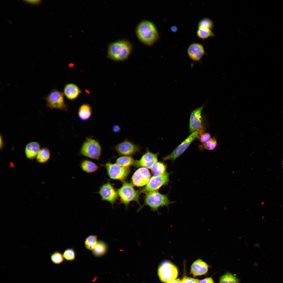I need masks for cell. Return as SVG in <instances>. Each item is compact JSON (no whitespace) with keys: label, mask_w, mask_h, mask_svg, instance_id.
Listing matches in <instances>:
<instances>
[{"label":"cell","mask_w":283,"mask_h":283,"mask_svg":"<svg viewBox=\"0 0 283 283\" xmlns=\"http://www.w3.org/2000/svg\"><path fill=\"white\" fill-rule=\"evenodd\" d=\"M181 281V283H199L200 280L185 276L183 277Z\"/></svg>","instance_id":"836d02e7"},{"label":"cell","mask_w":283,"mask_h":283,"mask_svg":"<svg viewBox=\"0 0 283 283\" xmlns=\"http://www.w3.org/2000/svg\"><path fill=\"white\" fill-rule=\"evenodd\" d=\"M101 165L106 168L108 177L113 179L123 182L130 172L129 167H122L109 161L105 165L101 164Z\"/></svg>","instance_id":"ba28073f"},{"label":"cell","mask_w":283,"mask_h":283,"mask_svg":"<svg viewBox=\"0 0 283 283\" xmlns=\"http://www.w3.org/2000/svg\"><path fill=\"white\" fill-rule=\"evenodd\" d=\"M174 202L170 201L168 195L162 194L157 191H152L146 193L144 202L143 205L137 209L138 212L144 206H149L153 211H156L160 214L158 209L160 207L165 206L167 207Z\"/></svg>","instance_id":"3957f363"},{"label":"cell","mask_w":283,"mask_h":283,"mask_svg":"<svg viewBox=\"0 0 283 283\" xmlns=\"http://www.w3.org/2000/svg\"><path fill=\"white\" fill-rule=\"evenodd\" d=\"M167 165L163 162H157L150 169L153 174L154 176L159 175L166 172Z\"/></svg>","instance_id":"83f0119b"},{"label":"cell","mask_w":283,"mask_h":283,"mask_svg":"<svg viewBox=\"0 0 283 283\" xmlns=\"http://www.w3.org/2000/svg\"><path fill=\"white\" fill-rule=\"evenodd\" d=\"M117 192L120 197L121 203L124 204L126 208L132 201H136L139 204V198L140 194L139 191L135 189L132 183L123 181L122 186L118 190Z\"/></svg>","instance_id":"5b68a950"},{"label":"cell","mask_w":283,"mask_h":283,"mask_svg":"<svg viewBox=\"0 0 283 283\" xmlns=\"http://www.w3.org/2000/svg\"><path fill=\"white\" fill-rule=\"evenodd\" d=\"M197 36L203 40L206 39L210 37H214L215 35L211 29L207 28L200 27H198L196 32Z\"/></svg>","instance_id":"cb8c5ba5"},{"label":"cell","mask_w":283,"mask_h":283,"mask_svg":"<svg viewBox=\"0 0 283 283\" xmlns=\"http://www.w3.org/2000/svg\"><path fill=\"white\" fill-rule=\"evenodd\" d=\"M101 146L98 142L91 137L87 138L80 149V155L90 159L99 160L102 153Z\"/></svg>","instance_id":"277c9868"},{"label":"cell","mask_w":283,"mask_h":283,"mask_svg":"<svg viewBox=\"0 0 283 283\" xmlns=\"http://www.w3.org/2000/svg\"><path fill=\"white\" fill-rule=\"evenodd\" d=\"M151 176L148 168L140 167L135 171L132 175V183L134 185L138 187L146 186L151 178Z\"/></svg>","instance_id":"5bb4252c"},{"label":"cell","mask_w":283,"mask_h":283,"mask_svg":"<svg viewBox=\"0 0 283 283\" xmlns=\"http://www.w3.org/2000/svg\"><path fill=\"white\" fill-rule=\"evenodd\" d=\"M80 167L84 172L88 173H93L98 171L99 167L96 163L89 160L85 159L80 162Z\"/></svg>","instance_id":"ffe728a7"},{"label":"cell","mask_w":283,"mask_h":283,"mask_svg":"<svg viewBox=\"0 0 283 283\" xmlns=\"http://www.w3.org/2000/svg\"><path fill=\"white\" fill-rule=\"evenodd\" d=\"M199 283H214L212 277H211L206 278L200 280Z\"/></svg>","instance_id":"d590c367"},{"label":"cell","mask_w":283,"mask_h":283,"mask_svg":"<svg viewBox=\"0 0 283 283\" xmlns=\"http://www.w3.org/2000/svg\"><path fill=\"white\" fill-rule=\"evenodd\" d=\"M167 283H181V281L179 279H176L169 281Z\"/></svg>","instance_id":"8d00e7d4"},{"label":"cell","mask_w":283,"mask_h":283,"mask_svg":"<svg viewBox=\"0 0 283 283\" xmlns=\"http://www.w3.org/2000/svg\"><path fill=\"white\" fill-rule=\"evenodd\" d=\"M198 135V132L197 131H195L192 133L170 154L163 157V160L164 161L170 160L174 161L183 153L191 143L197 138Z\"/></svg>","instance_id":"8fae6325"},{"label":"cell","mask_w":283,"mask_h":283,"mask_svg":"<svg viewBox=\"0 0 283 283\" xmlns=\"http://www.w3.org/2000/svg\"><path fill=\"white\" fill-rule=\"evenodd\" d=\"M98 241L97 235H89L86 237L84 241V247L87 249L92 251L95 247Z\"/></svg>","instance_id":"4316f807"},{"label":"cell","mask_w":283,"mask_h":283,"mask_svg":"<svg viewBox=\"0 0 283 283\" xmlns=\"http://www.w3.org/2000/svg\"><path fill=\"white\" fill-rule=\"evenodd\" d=\"M63 92L67 99L72 100L77 98L83 92L76 85L69 83L65 85Z\"/></svg>","instance_id":"ac0fdd59"},{"label":"cell","mask_w":283,"mask_h":283,"mask_svg":"<svg viewBox=\"0 0 283 283\" xmlns=\"http://www.w3.org/2000/svg\"><path fill=\"white\" fill-rule=\"evenodd\" d=\"M132 50V45L128 41L124 39L118 40L108 45V57L114 61H123L128 58Z\"/></svg>","instance_id":"7a4b0ae2"},{"label":"cell","mask_w":283,"mask_h":283,"mask_svg":"<svg viewBox=\"0 0 283 283\" xmlns=\"http://www.w3.org/2000/svg\"><path fill=\"white\" fill-rule=\"evenodd\" d=\"M24 2L33 5H38L40 4L41 1L40 0H24L23 1Z\"/></svg>","instance_id":"e575fe53"},{"label":"cell","mask_w":283,"mask_h":283,"mask_svg":"<svg viewBox=\"0 0 283 283\" xmlns=\"http://www.w3.org/2000/svg\"><path fill=\"white\" fill-rule=\"evenodd\" d=\"M113 130L115 132L116 131L118 132L119 130V128L118 126H115L113 127Z\"/></svg>","instance_id":"ab89813d"},{"label":"cell","mask_w":283,"mask_h":283,"mask_svg":"<svg viewBox=\"0 0 283 283\" xmlns=\"http://www.w3.org/2000/svg\"><path fill=\"white\" fill-rule=\"evenodd\" d=\"M63 255L64 259L67 261H73L76 258V252L73 248L66 249L64 251Z\"/></svg>","instance_id":"4dcf8cb0"},{"label":"cell","mask_w":283,"mask_h":283,"mask_svg":"<svg viewBox=\"0 0 283 283\" xmlns=\"http://www.w3.org/2000/svg\"><path fill=\"white\" fill-rule=\"evenodd\" d=\"M171 31L173 32H176L177 30V28L176 26H173L171 27Z\"/></svg>","instance_id":"74e56055"},{"label":"cell","mask_w":283,"mask_h":283,"mask_svg":"<svg viewBox=\"0 0 283 283\" xmlns=\"http://www.w3.org/2000/svg\"><path fill=\"white\" fill-rule=\"evenodd\" d=\"M120 155L130 156L140 152V147L128 140H125L116 145L114 148Z\"/></svg>","instance_id":"4fadbf2b"},{"label":"cell","mask_w":283,"mask_h":283,"mask_svg":"<svg viewBox=\"0 0 283 283\" xmlns=\"http://www.w3.org/2000/svg\"><path fill=\"white\" fill-rule=\"evenodd\" d=\"M205 105H203L193 110L190 116L189 132L193 133L195 131L198 132V135L205 132L202 124L201 113Z\"/></svg>","instance_id":"7c38bea8"},{"label":"cell","mask_w":283,"mask_h":283,"mask_svg":"<svg viewBox=\"0 0 283 283\" xmlns=\"http://www.w3.org/2000/svg\"><path fill=\"white\" fill-rule=\"evenodd\" d=\"M198 140L201 143H204L211 138L210 134L207 133H203L198 134Z\"/></svg>","instance_id":"d6a6232c"},{"label":"cell","mask_w":283,"mask_h":283,"mask_svg":"<svg viewBox=\"0 0 283 283\" xmlns=\"http://www.w3.org/2000/svg\"><path fill=\"white\" fill-rule=\"evenodd\" d=\"M108 246L106 243L101 240H98L94 249L92 251L93 255L96 257L104 255L107 252Z\"/></svg>","instance_id":"7402d4cb"},{"label":"cell","mask_w":283,"mask_h":283,"mask_svg":"<svg viewBox=\"0 0 283 283\" xmlns=\"http://www.w3.org/2000/svg\"><path fill=\"white\" fill-rule=\"evenodd\" d=\"M209 265L202 259H199L192 264L191 273L194 277L206 274L208 272Z\"/></svg>","instance_id":"e0dca14e"},{"label":"cell","mask_w":283,"mask_h":283,"mask_svg":"<svg viewBox=\"0 0 283 283\" xmlns=\"http://www.w3.org/2000/svg\"><path fill=\"white\" fill-rule=\"evenodd\" d=\"M51 153L49 149L46 147H43L40 149L36 156V160L40 163H44L47 162L50 159Z\"/></svg>","instance_id":"603a6c76"},{"label":"cell","mask_w":283,"mask_h":283,"mask_svg":"<svg viewBox=\"0 0 283 283\" xmlns=\"http://www.w3.org/2000/svg\"><path fill=\"white\" fill-rule=\"evenodd\" d=\"M50 259L53 263L57 265L62 263L64 259L63 254L58 251L54 252L51 255Z\"/></svg>","instance_id":"f546056e"},{"label":"cell","mask_w":283,"mask_h":283,"mask_svg":"<svg viewBox=\"0 0 283 283\" xmlns=\"http://www.w3.org/2000/svg\"><path fill=\"white\" fill-rule=\"evenodd\" d=\"M178 273V270L176 266L168 260L162 262L158 267V277L161 282L165 283L176 279Z\"/></svg>","instance_id":"8992f818"},{"label":"cell","mask_w":283,"mask_h":283,"mask_svg":"<svg viewBox=\"0 0 283 283\" xmlns=\"http://www.w3.org/2000/svg\"><path fill=\"white\" fill-rule=\"evenodd\" d=\"M170 173L166 171L162 174L152 176L145 187L139 190V194L152 191H157L161 187L167 185L170 182Z\"/></svg>","instance_id":"9c48e42d"},{"label":"cell","mask_w":283,"mask_h":283,"mask_svg":"<svg viewBox=\"0 0 283 283\" xmlns=\"http://www.w3.org/2000/svg\"><path fill=\"white\" fill-rule=\"evenodd\" d=\"M198 27H203L212 29L214 27V24L212 20L207 18H204L201 19L198 24Z\"/></svg>","instance_id":"1f68e13d"},{"label":"cell","mask_w":283,"mask_h":283,"mask_svg":"<svg viewBox=\"0 0 283 283\" xmlns=\"http://www.w3.org/2000/svg\"><path fill=\"white\" fill-rule=\"evenodd\" d=\"M40 148V145L37 142L32 141L28 143L25 149V153L27 159L32 160L36 158Z\"/></svg>","instance_id":"d6986e66"},{"label":"cell","mask_w":283,"mask_h":283,"mask_svg":"<svg viewBox=\"0 0 283 283\" xmlns=\"http://www.w3.org/2000/svg\"><path fill=\"white\" fill-rule=\"evenodd\" d=\"M92 114V109L90 105L88 104L84 103L79 107L78 115L79 119L83 121H86L91 117Z\"/></svg>","instance_id":"44dd1931"},{"label":"cell","mask_w":283,"mask_h":283,"mask_svg":"<svg viewBox=\"0 0 283 283\" xmlns=\"http://www.w3.org/2000/svg\"><path fill=\"white\" fill-rule=\"evenodd\" d=\"M101 198V200L108 202L113 206L118 197L117 191L109 182L103 183L96 192Z\"/></svg>","instance_id":"30bf717a"},{"label":"cell","mask_w":283,"mask_h":283,"mask_svg":"<svg viewBox=\"0 0 283 283\" xmlns=\"http://www.w3.org/2000/svg\"><path fill=\"white\" fill-rule=\"evenodd\" d=\"M63 92L53 89L44 98L47 106L52 109L67 111L68 106L65 103Z\"/></svg>","instance_id":"52a82bcc"},{"label":"cell","mask_w":283,"mask_h":283,"mask_svg":"<svg viewBox=\"0 0 283 283\" xmlns=\"http://www.w3.org/2000/svg\"><path fill=\"white\" fill-rule=\"evenodd\" d=\"M217 145V142L215 138H211L204 143L200 145V149H206L209 150L214 149Z\"/></svg>","instance_id":"f1b7e54d"},{"label":"cell","mask_w":283,"mask_h":283,"mask_svg":"<svg viewBox=\"0 0 283 283\" xmlns=\"http://www.w3.org/2000/svg\"><path fill=\"white\" fill-rule=\"evenodd\" d=\"M240 282L239 278L227 272L220 276L219 283H240Z\"/></svg>","instance_id":"484cf974"},{"label":"cell","mask_w":283,"mask_h":283,"mask_svg":"<svg viewBox=\"0 0 283 283\" xmlns=\"http://www.w3.org/2000/svg\"><path fill=\"white\" fill-rule=\"evenodd\" d=\"M136 33L139 40L148 46L154 44L159 38V34L154 24L148 20H144L137 25Z\"/></svg>","instance_id":"6da1fadb"},{"label":"cell","mask_w":283,"mask_h":283,"mask_svg":"<svg viewBox=\"0 0 283 283\" xmlns=\"http://www.w3.org/2000/svg\"><path fill=\"white\" fill-rule=\"evenodd\" d=\"M135 160L130 156H122L118 158L116 160V163L123 167H129L133 165Z\"/></svg>","instance_id":"d4e9b609"},{"label":"cell","mask_w":283,"mask_h":283,"mask_svg":"<svg viewBox=\"0 0 283 283\" xmlns=\"http://www.w3.org/2000/svg\"><path fill=\"white\" fill-rule=\"evenodd\" d=\"M158 153L150 152L148 149L139 160L135 161L133 166L137 167H144L151 169L157 161Z\"/></svg>","instance_id":"9a60e30c"},{"label":"cell","mask_w":283,"mask_h":283,"mask_svg":"<svg viewBox=\"0 0 283 283\" xmlns=\"http://www.w3.org/2000/svg\"><path fill=\"white\" fill-rule=\"evenodd\" d=\"M2 136H1V137H0V149H1V148H3V139H2L3 138H2Z\"/></svg>","instance_id":"f35d334b"},{"label":"cell","mask_w":283,"mask_h":283,"mask_svg":"<svg viewBox=\"0 0 283 283\" xmlns=\"http://www.w3.org/2000/svg\"><path fill=\"white\" fill-rule=\"evenodd\" d=\"M187 53L189 57L194 61H199L206 53L203 46L198 43L191 44L188 47Z\"/></svg>","instance_id":"2e32d148"}]
</instances>
